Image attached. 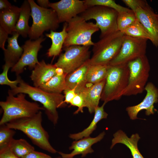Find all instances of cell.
I'll list each match as a JSON object with an SVG mask.
<instances>
[{"instance_id": "obj_1", "label": "cell", "mask_w": 158, "mask_h": 158, "mask_svg": "<svg viewBox=\"0 0 158 158\" xmlns=\"http://www.w3.org/2000/svg\"><path fill=\"white\" fill-rule=\"evenodd\" d=\"M8 90L14 96L21 93L27 94L34 101L40 103L48 119L54 125L57 124L59 118L57 109L66 105L63 102L64 95L61 93L46 92L39 87L30 85L21 78L17 87Z\"/></svg>"}, {"instance_id": "obj_2", "label": "cell", "mask_w": 158, "mask_h": 158, "mask_svg": "<svg viewBox=\"0 0 158 158\" xmlns=\"http://www.w3.org/2000/svg\"><path fill=\"white\" fill-rule=\"evenodd\" d=\"M42 114L40 111L31 117L13 120L6 125L11 129L23 132L34 144L40 149L56 153L57 152L49 142V135L42 126Z\"/></svg>"}, {"instance_id": "obj_3", "label": "cell", "mask_w": 158, "mask_h": 158, "mask_svg": "<svg viewBox=\"0 0 158 158\" xmlns=\"http://www.w3.org/2000/svg\"><path fill=\"white\" fill-rule=\"evenodd\" d=\"M8 94L5 101L0 102L3 112L0 125L17 119L31 117L41 110H44L37 102L27 100L25 94L19 93L15 97L8 90Z\"/></svg>"}, {"instance_id": "obj_4", "label": "cell", "mask_w": 158, "mask_h": 158, "mask_svg": "<svg viewBox=\"0 0 158 158\" xmlns=\"http://www.w3.org/2000/svg\"><path fill=\"white\" fill-rule=\"evenodd\" d=\"M129 70L127 63L107 66V73L101 99L107 103L118 100L123 96L128 85Z\"/></svg>"}, {"instance_id": "obj_5", "label": "cell", "mask_w": 158, "mask_h": 158, "mask_svg": "<svg viewBox=\"0 0 158 158\" xmlns=\"http://www.w3.org/2000/svg\"><path fill=\"white\" fill-rule=\"evenodd\" d=\"M124 35L122 32L118 31L100 38L94 43L93 54L88 61L90 65L108 66L118 53Z\"/></svg>"}, {"instance_id": "obj_6", "label": "cell", "mask_w": 158, "mask_h": 158, "mask_svg": "<svg viewBox=\"0 0 158 158\" xmlns=\"http://www.w3.org/2000/svg\"><path fill=\"white\" fill-rule=\"evenodd\" d=\"M67 23V34L63 48L73 45L93 46L94 43L92 36L99 30L96 23L87 22L80 16L73 18Z\"/></svg>"}, {"instance_id": "obj_7", "label": "cell", "mask_w": 158, "mask_h": 158, "mask_svg": "<svg viewBox=\"0 0 158 158\" xmlns=\"http://www.w3.org/2000/svg\"><path fill=\"white\" fill-rule=\"evenodd\" d=\"M31 7L32 23L28 36L32 40H36L42 36L45 31H55L59 23L55 11L52 8H42L33 0H28Z\"/></svg>"}, {"instance_id": "obj_8", "label": "cell", "mask_w": 158, "mask_h": 158, "mask_svg": "<svg viewBox=\"0 0 158 158\" xmlns=\"http://www.w3.org/2000/svg\"><path fill=\"white\" fill-rule=\"evenodd\" d=\"M129 75L128 85L123 96L136 95L145 90L149 77L150 66L146 55L128 63Z\"/></svg>"}, {"instance_id": "obj_9", "label": "cell", "mask_w": 158, "mask_h": 158, "mask_svg": "<svg viewBox=\"0 0 158 158\" xmlns=\"http://www.w3.org/2000/svg\"><path fill=\"white\" fill-rule=\"evenodd\" d=\"M118 13L111 8L101 6L88 7L80 16L87 21L95 20L100 30V38L118 31L117 24Z\"/></svg>"}, {"instance_id": "obj_10", "label": "cell", "mask_w": 158, "mask_h": 158, "mask_svg": "<svg viewBox=\"0 0 158 158\" xmlns=\"http://www.w3.org/2000/svg\"><path fill=\"white\" fill-rule=\"evenodd\" d=\"M90 47L73 45L63 48L64 52L60 54L54 64L57 67L62 68L64 73H70L90 59Z\"/></svg>"}, {"instance_id": "obj_11", "label": "cell", "mask_w": 158, "mask_h": 158, "mask_svg": "<svg viewBox=\"0 0 158 158\" xmlns=\"http://www.w3.org/2000/svg\"><path fill=\"white\" fill-rule=\"evenodd\" d=\"M147 40L124 35L121 48L108 65L116 66L128 63L145 55Z\"/></svg>"}, {"instance_id": "obj_12", "label": "cell", "mask_w": 158, "mask_h": 158, "mask_svg": "<svg viewBox=\"0 0 158 158\" xmlns=\"http://www.w3.org/2000/svg\"><path fill=\"white\" fill-rule=\"evenodd\" d=\"M45 39L42 35L36 40L26 41L22 46L23 49L22 54L18 62L11 68V71L15 73L18 76L23 72L26 66L30 69H33L39 62L38 53L42 47L41 43Z\"/></svg>"}, {"instance_id": "obj_13", "label": "cell", "mask_w": 158, "mask_h": 158, "mask_svg": "<svg viewBox=\"0 0 158 158\" xmlns=\"http://www.w3.org/2000/svg\"><path fill=\"white\" fill-rule=\"evenodd\" d=\"M49 7L56 12L59 23H68L88 8L83 1L79 0H61L50 3Z\"/></svg>"}, {"instance_id": "obj_14", "label": "cell", "mask_w": 158, "mask_h": 158, "mask_svg": "<svg viewBox=\"0 0 158 158\" xmlns=\"http://www.w3.org/2000/svg\"><path fill=\"white\" fill-rule=\"evenodd\" d=\"M135 14L150 35V41L154 46L158 47V14L147 4L138 8Z\"/></svg>"}, {"instance_id": "obj_15", "label": "cell", "mask_w": 158, "mask_h": 158, "mask_svg": "<svg viewBox=\"0 0 158 158\" xmlns=\"http://www.w3.org/2000/svg\"><path fill=\"white\" fill-rule=\"evenodd\" d=\"M145 90L146 91V95L141 102L126 108L128 115L132 120L138 118L137 114L142 110H145L147 115L154 113V104L158 102V90L152 83L149 82L146 84Z\"/></svg>"}, {"instance_id": "obj_16", "label": "cell", "mask_w": 158, "mask_h": 158, "mask_svg": "<svg viewBox=\"0 0 158 158\" xmlns=\"http://www.w3.org/2000/svg\"><path fill=\"white\" fill-rule=\"evenodd\" d=\"M105 135V133L103 132L95 138L89 136L75 140L69 147L70 150H73L71 153L66 154L61 152H58L63 158H72L75 155L80 154H82V157H85L88 154L94 152L92 146L102 140Z\"/></svg>"}, {"instance_id": "obj_17", "label": "cell", "mask_w": 158, "mask_h": 158, "mask_svg": "<svg viewBox=\"0 0 158 158\" xmlns=\"http://www.w3.org/2000/svg\"><path fill=\"white\" fill-rule=\"evenodd\" d=\"M105 82L106 79L94 84H88L78 93L83 97L86 107L90 113L94 112L95 109L98 106Z\"/></svg>"}, {"instance_id": "obj_18", "label": "cell", "mask_w": 158, "mask_h": 158, "mask_svg": "<svg viewBox=\"0 0 158 158\" xmlns=\"http://www.w3.org/2000/svg\"><path fill=\"white\" fill-rule=\"evenodd\" d=\"M56 68L54 64H47L44 60L39 62L30 76L34 86L39 87L49 81L56 74Z\"/></svg>"}, {"instance_id": "obj_19", "label": "cell", "mask_w": 158, "mask_h": 158, "mask_svg": "<svg viewBox=\"0 0 158 158\" xmlns=\"http://www.w3.org/2000/svg\"><path fill=\"white\" fill-rule=\"evenodd\" d=\"M88 61L73 72L68 74L66 77L65 81L68 88L75 89L76 94L80 92L88 84L86 78L90 65Z\"/></svg>"}, {"instance_id": "obj_20", "label": "cell", "mask_w": 158, "mask_h": 158, "mask_svg": "<svg viewBox=\"0 0 158 158\" xmlns=\"http://www.w3.org/2000/svg\"><path fill=\"white\" fill-rule=\"evenodd\" d=\"M111 149L117 143H121L126 146L130 150L133 158H144L139 152L138 147V142L140 139L137 133L132 134L128 138L122 130H119L113 135Z\"/></svg>"}, {"instance_id": "obj_21", "label": "cell", "mask_w": 158, "mask_h": 158, "mask_svg": "<svg viewBox=\"0 0 158 158\" xmlns=\"http://www.w3.org/2000/svg\"><path fill=\"white\" fill-rule=\"evenodd\" d=\"M12 35L11 37H8L7 48L4 51L5 62L10 63L13 67L20 59L23 52V49L18 42L19 35L14 32Z\"/></svg>"}, {"instance_id": "obj_22", "label": "cell", "mask_w": 158, "mask_h": 158, "mask_svg": "<svg viewBox=\"0 0 158 158\" xmlns=\"http://www.w3.org/2000/svg\"><path fill=\"white\" fill-rule=\"evenodd\" d=\"M20 12V8L15 6H12L8 9L0 11V26L8 34H12L15 31Z\"/></svg>"}, {"instance_id": "obj_23", "label": "cell", "mask_w": 158, "mask_h": 158, "mask_svg": "<svg viewBox=\"0 0 158 158\" xmlns=\"http://www.w3.org/2000/svg\"><path fill=\"white\" fill-rule=\"evenodd\" d=\"M67 23H64L61 31L51 30L49 33L45 34L46 36L50 38L52 42L51 45L47 53L48 56L54 57L60 54L67 35Z\"/></svg>"}, {"instance_id": "obj_24", "label": "cell", "mask_w": 158, "mask_h": 158, "mask_svg": "<svg viewBox=\"0 0 158 158\" xmlns=\"http://www.w3.org/2000/svg\"><path fill=\"white\" fill-rule=\"evenodd\" d=\"M20 8L19 17L16 24L15 31L24 37L29 35L30 27L28 25L31 16V8L28 0H25Z\"/></svg>"}, {"instance_id": "obj_25", "label": "cell", "mask_w": 158, "mask_h": 158, "mask_svg": "<svg viewBox=\"0 0 158 158\" xmlns=\"http://www.w3.org/2000/svg\"><path fill=\"white\" fill-rule=\"evenodd\" d=\"M106 104L104 102L101 106H98L95 109L94 118L87 127L79 133L70 134L69 135L70 138L76 140L90 136V135L96 129L97 123L102 119L107 118L108 114L104 111V108Z\"/></svg>"}, {"instance_id": "obj_26", "label": "cell", "mask_w": 158, "mask_h": 158, "mask_svg": "<svg viewBox=\"0 0 158 158\" xmlns=\"http://www.w3.org/2000/svg\"><path fill=\"white\" fill-rule=\"evenodd\" d=\"M67 75L65 73L60 75L56 74L39 87L48 92L61 94L62 91L68 89L65 81Z\"/></svg>"}, {"instance_id": "obj_27", "label": "cell", "mask_w": 158, "mask_h": 158, "mask_svg": "<svg viewBox=\"0 0 158 158\" xmlns=\"http://www.w3.org/2000/svg\"><path fill=\"white\" fill-rule=\"evenodd\" d=\"M107 66L90 65L87 74L88 84H94L106 79L107 73Z\"/></svg>"}, {"instance_id": "obj_28", "label": "cell", "mask_w": 158, "mask_h": 158, "mask_svg": "<svg viewBox=\"0 0 158 158\" xmlns=\"http://www.w3.org/2000/svg\"><path fill=\"white\" fill-rule=\"evenodd\" d=\"M8 147L15 155L21 158L31 152L35 150L34 147L23 139L12 140Z\"/></svg>"}, {"instance_id": "obj_29", "label": "cell", "mask_w": 158, "mask_h": 158, "mask_svg": "<svg viewBox=\"0 0 158 158\" xmlns=\"http://www.w3.org/2000/svg\"><path fill=\"white\" fill-rule=\"evenodd\" d=\"M121 32L126 35L133 37L151 40L150 35L137 18L133 23Z\"/></svg>"}, {"instance_id": "obj_30", "label": "cell", "mask_w": 158, "mask_h": 158, "mask_svg": "<svg viewBox=\"0 0 158 158\" xmlns=\"http://www.w3.org/2000/svg\"><path fill=\"white\" fill-rule=\"evenodd\" d=\"M83 1L88 8L95 6H103L113 9L118 13L131 10L117 4L113 0H84Z\"/></svg>"}, {"instance_id": "obj_31", "label": "cell", "mask_w": 158, "mask_h": 158, "mask_svg": "<svg viewBox=\"0 0 158 158\" xmlns=\"http://www.w3.org/2000/svg\"><path fill=\"white\" fill-rule=\"evenodd\" d=\"M136 19L135 13L131 10L118 13L117 18L118 31H122L133 23Z\"/></svg>"}, {"instance_id": "obj_32", "label": "cell", "mask_w": 158, "mask_h": 158, "mask_svg": "<svg viewBox=\"0 0 158 158\" xmlns=\"http://www.w3.org/2000/svg\"><path fill=\"white\" fill-rule=\"evenodd\" d=\"M14 130L8 127L6 124L0 125V149L8 146L16 133Z\"/></svg>"}, {"instance_id": "obj_33", "label": "cell", "mask_w": 158, "mask_h": 158, "mask_svg": "<svg viewBox=\"0 0 158 158\" xmlns=\"http://www.w3.org/2000/svg\"><path fill=\"white\" fill-rule=\"evenodd\" d=\"M13 66L9 63L5 62L3 66V71L0 74V84L6 85L10 87L11 89H13L18 86L21 78L19 75L17 76V78L14 81L10 80L8 76V73L9 68Z\"/></svg>"}, {"instance_id": "obj_34", "label": "cell", "mask_w": 158, "mask_h": 158, "mask_svg": "<svg viewBox=\"0 0 158 158\" xmlns=\"http://www.w3.org/2000/svg\"><path fill=\"white\" fill-rule=\"evenodd\" d=\"M71 106H76L78 108L74 113V114H76L80 112L83 113V109L86 107L85 104L84 100L82 96L80 94H76L71 103Z\"/></svg>"}, {"instance_id": "obj_35", "label": "cell", "mask_w": 158, "mask_h": 158, "mask_svg": "<svg viewBox=\"0 0 158 158\" xmlns=\"http://www.w3.org/2000/svg\"><path fill=\"white\" fill-rule=\"evenodd\" d=\"M122 1L135 14L137 9L147 4L145 0H123Z\"/></svg>"}, {"instance_id": "obj_36", "label": "cell", "mask_w": 158, "mask_h": 158, "mask_svg": "<svg viewBox=\"0 0 158 158\" xmlns=\"http://www.w3.org/2000/svg\"><path fill=\"white\" fill-rule=\"evenodd\" d=\"M21 158H52L50 156L41 152L33 150Z\"/></svg>"}, {"instance_id": "obj_37", "label": "cell", "mask_w": 158, "mask_h": 158, "mask_svg": "<svg viewBox=\"0 0 158 158\" xmlns=\"http://www.w3.org/2000/svg\"><path fill=\"white\" fill-rule=\"evenodd\" d=\"M63 92L64 97V103L70 104L76 95L75 89H67Z\"/></svg>"}, {"instance_id": "obj_38", "label": "cell", "mask_w": 158, "mask_h": 158, "mask_svg": "<svg viewBox=\"0 0 158 158\" xmlns=\"http://www.w3.org/2000/svg\"><path fill=\"white\" fill-rule=\"evenodd\" d=\"M0 158H20L15 155L10 150L8 146L0 149Z\"/></svg>"}, {"instance_id": "obj_39", "label": "cell", "mask_w": 158, "mask_h": 158, "mask_svg": "<svg viewBox=\"0 0 158 158\" xmlns=\"http://www.w3.org/2000/svg\"><path fill=\"white\" fill-rule=\"evenodd\" d=\"M8 34L0 26V47L4 51L6 49L5 44L8 37Z\"/></svg>"}, {"instance_id": "obj_40", "label": "cell", "mask_w": 158, "mask_h": 158, "mask_svg": "<svg viewBox=\"0 0 158 158\" xmlns=\"http://www.w3.org/2000/svg\"><path fill=\"white\" fill-rule=\"evenodd\" d=\"M12 5L7 0H0V10L2 11L10 8Z\"/></svg>"}, {"instance_id": "obj_41", "label": "cell", "mask_w": 158, "mask_h": 158, "mask_svg": "<svg viewBox=\"0 0 158 158\" xmlns=\"http://www.w3.org/2000/svg\"><path fill=\"white\" fill-rule=\"evenodd\" d=\"M37 1L38 5L42 8H48L49 7L50 2L48 0H37Z\"/></svg>"}, {"instance_id": "obj_42", "label": "cell", "mask_w": 158, "mask_h": 158, "mask_svg": "<svg viewBox=\"0 0 158 158\" xmlns=\"http://www.w3.org/2000/svg\"><path fill=\"white\" fill-rule=\"evenodd\" d=\"M56 74L58 75H61L64 73L63 69L57 67L56 70Z\"/></svg>"}, {"instance_id": "obj_43", "label": "cell", "mask_w": 158, "mask_h": 158, "mask_svg": "<svg viewBox=\"0 0 158 158\" xmlns=\"http://www.w3.org/2000/svg\"><path fill=\"white\" fill-rule=\"evenodd\" d=\"M56 158H62L61 157H58Z\"/></svg>"}]
</instances>
